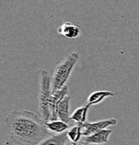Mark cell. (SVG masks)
<instances>
[{
    "label": "cell",
    "mask_w": 139,
    "mask_h": 145,
    "mask_svg": "<svg viewBox=\"0 0 139 145\" xmlns=\"http://www.w3.org/2000/svg\"><path fill=\"white\" fill-rule=\"evenodd\" d=\"M89 108H90V105L85 104L84 106L77 108L73 112V114L71 115V121L76 122V123H83L86 122L87 114Z\"/></svg>",
    "instance_id": "obj_12"
},
{
    "label": "cell",
    "mask_w": 139,
    "mask_h": 145,
    "mask_svg": "<svg viewBox=\"0 0 139 145\" xmlns=\"http://www.w3.org/2000/svg\"><path fill=\"white\" fill-rule=\"evenodd\" d=\"M112 131L109 129H103L92 135L84 137V142L86 144L102 145L106 144L108 142L109 136Z\"/></svg>",
    "instance_id": "obj_6"
},
{
    "label": "cell",
    "mask_w": 139,
    "mask_h": 145,
    "mask_svg": "<svg viewBox=\"0 0 139 145\" xmlns=\"http://www.w3.org/2000/svg\"><path fill=\"white\" fill-rule=\"evenodd\" d=\"M68 87L64 86L60 90L57 91L55 93H52V97L50 100V121H51L58 120L57 117V107L60 103L62 101L66 96H67Z\"/></svg>",
    "instance_id": "obj_5"
},
{
    "label": "cell",
    "mask_w": 139,
    "mask_h": 145,
    "mask_svg": "<svg viewBox=\"0 0 139 145\" xmlns=\"http://www.w3.org/2000/svg\"><path fill=\"white\" fill-rule=\"evenodd\" d=\"M4 126L5 145H38L52 135L41 118L25 110H11L4 118Z\"/></svg>",
    "instance_id": "obj_1"
},
{
    "label": "cell",
    "mask_w": 139,
    "mask_h": 145,
    "mask_svg": "<svg viewBox=\"0 0 139 145\" xmlns=\"http://www.w3.org/2000/svg\"><path fill=\"white\" fill-rule=\"evenodd\" d=\"M71 97L66 96L62 101L60 103L57 107V117L59 120H61L68 124L71 121L70 112H69V103Z\"/></svg>",
    "instance_id": "obj_7"
},
{
    "label": "cell",
    "mask_w": 139,
    "mask_h": 145,
    "mask_svg": "<svg viewBox=\"0 0 139 145\" xmlns=\"http://www.w3.org/2000/svg\"><path fill=\"white\" fill-rule=\"evenodd\" d=\"M117 123V119L114 118L107 119H103V120L98 121L95 122H85L82 123V129H85L83 131L82 134L84 137H87L99 131L105 129L108 126H115Z\"/></svg>",
    "instance_id": "obj_4"
},
{
    "label": "cell",
    "mask_w": 139,
    "mask_h": 145,
    "mask_svg": "<svg viewBox=\"0 0 139 145\" xmlns=\"http://www.w3.org/2000/svg\"><path fill=\"white\" fill-rule=\"evenodd\" d=\"M78 60L79 54L78 52H71L56 66L51 77L52 93H55L66 86V83Z\"/></svg>",
    "instance_id": "obj_2"
},
{
    "label": "cell",
    "mask_w": 139,
    "mask_h": 145,
    "mask_svg": "<svg viewBox=\"0 0 139 145\" xmlns=\"http://www.w3.org/2000/svg\"><path fill=\"white\" fill-rule=\"evenodd\" d=\"M59 34L64 36L68 39H74L78 37L80 34V29L69 22H64L57 29Z\"/></svg>",
    "instance_id": "obj_9"
},
{
    "label": "cell",
    "mask_w": 139,
    "mask_h": 145,
    "mask_svg": "<svg viewBox=\"0 0 139 145\" xmlns=\"http://www.w3.org/2000/svg\"><path fill=\"white\" fill-rule=\"evenodd\" d=\"M82 123H76L75 126L72 127L71 128H69L67 131V136L69 137V140L72 143L78 142L83 136L82 134Z\"/></svg>",
    "instance_id": "obj_13"
},
{
    "label": "cell",
    "mask_w": 139,
    "mask_h": 145,
    "mask_svg": "<svg viewBox=\"0 0 139 145\" xmlns=\"http://www.w3.org/2000/svg\"><path fill=\"white\" fill-rule=\"evenodd\" d=\"M46 126L48 131L52 134L63 133L69 130V125L61 120L46 122Z\"/></svg>",
    "instance_id": "obj_11"
},
{
    "label": "cell",
    "mask_w": 139,
    "mask_h": 145,
    "mask_svg": "<svg viewBox=\"0 0 139 145\" xmlns=\"http://www.w3.org/2000/svg\"><path fill=\"white\" fill-rule=\"evenodd\" d=\"M39 89L38 110L39 117L45 122H49L50 121V105L52 93L51 90V77L45 69H41L39 71Z\"/></svg>",
    "instance_id": "obj_3"
},
{
    "label": "cell",
    "mask_w": 139,
    "mask_h": 145,
    "mask_svg": "<svg viewBox=\"0 0 139 145\" xmlns=\"http://www.w3.org/2000/svg\"><path fill=\"white\" fill-rule=\"evenodd\" d=\"M69 145H87V144H86L85 142H76V143H72L71 142L69 144Z\"/></svg>",
    "instance_id": "obj_14"
},
{
    "label": "cell",
    "mask_w": 139,
    "mask_h": 145,
    "mask_svg": "<svg viewBox=\"0 0 139 145\" xmlns=\"http://www.w3.org/2000/svg\"><path fill=\"white\" fill-rule=\"evenodd\" d=\"M70 142L66 131L63 133L52 134L38 145H69Z\"/></svg>",
    "instance_id": "obj_8"
},
{
    "label": "cell",
    "mask_w": 139,
    "mask_h": 145,
    "mask_svg": "<svg viewBox=\"0 0 139 145\" xmlns=\"http://www.w3.org/2000/svg\"><path fill=\"white\" fill-rule=\"evenodd\" d=\"M113 96H114V93L113 92L110 91H94L89 96L86 104L89 105L90 106L93 105H96V104H99L101 102H102L106 98Z\"/></svg>",
    "instance_id": "obj_10"
}]
</instances>
